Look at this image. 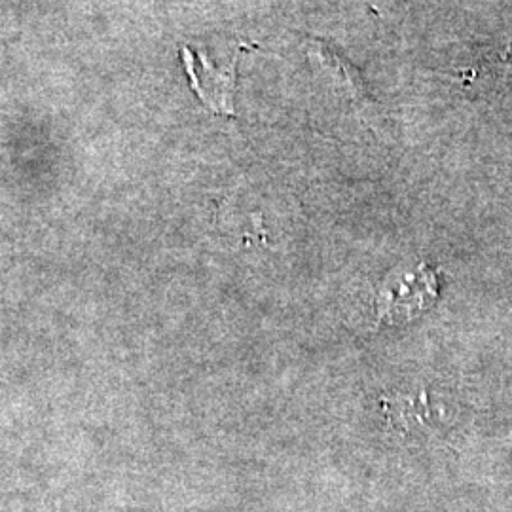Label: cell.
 I'll return each mask as SVG.
<instances>
[{
    "instance_id": "2",
    "label": "cell",
    "mask_w": 512,
    "mask_h": 512,
    "mask_svg": "<svg viewBox=\"0 0 512 512\" xmlns=\"http://www.w3.org/2000/svg\"><path fill=\"white\" fill-rule=\"evenodd\" d=\"M308 54H310L311 61L319 69L329 73L330 78L336 84V88L346 93L351 101L363 105V103L370 99L368 88H366L365 80H363L361 73L349 63L344 55H340V52L334 50L327 42H323V40H310Z\"/></svg>"
},
{
    "instance_id": "1",
    "label": "cell",
    "mask_w": 512,
    "mask_h": 512,
    "mask_svg": "<svg viewBox=\"0 0 512 512\" xmlns=\"http://www.w3.org/2000/svg\"><path fill=\"white\" fill-rule=\"evenodd\" d=\"M243 48L236 55L219 67L211 57L203 52H192L188 46L181 50L186 76L198 99L207 109L222 114L234 116V95L238 84V61Z\"/></svg>"
}]
</instances>
